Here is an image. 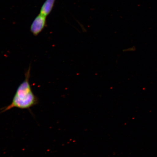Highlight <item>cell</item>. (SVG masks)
<instances>
[{
  "instance_id": "1",
  "label": "cell",
  "mask_w": 157,
  "mask_h": 157,
  "mask_svg": "<svg viewBox=\"0 0 157 157\" xmlns=\"http://www.w3.org/2000/svg\"><path fill=\"white\" fill-rule=\"evenodd\" d=\"M31 67L25 74V79L17 88L11 103L1 109L0 113L5 112L14 108L29 109L38 104V99L33 93L29 83Z\"/></svg>"
},
{
  "instance_id": "2",
  "label": "cell",
  "mask_w": 157,
  "mask_h": 157,
  "mask_svg": "<svg viewBox=\"0 0 157 157\" xmlns=\"http://www.w3.org/2000/svg\"><path fill=\"white\" fill-rule=\"evenodd\" d=\"M46 25L47 17L39 13L31 23L30 27L31 32L34 36H38L44 30Z\"/></svg>"
},
{
  "instance_id": "3",
  "label": "cell",
  "mask_w": 157,
  "mask_h": 157,
  "mask_svg": "<svg viewBox=\"0 0 157 157\" xmlns=\"http://www.w3.org/2000/svg\"><path fill=\"white\" fill-rule=\"evenodd\" d=\"M56 0H46L41 7L40 13L46 17L50 14Z\"/></svg>"
}]
</instances>
